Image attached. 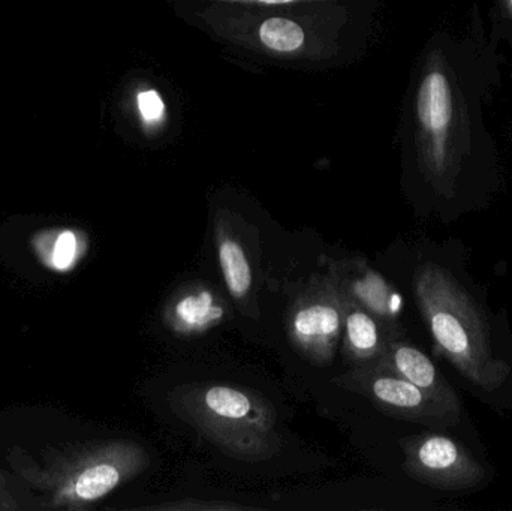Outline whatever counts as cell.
I'll list each match as a JSON object with an SVG mask.
<instances>
[{"label":"cell","instance_id":"6da1fadb","mask_svg":"<svg viewBox=\"0 0 512 511\" xmlns=\"http://www.w3.org/2000/svg\"><path fill=\"white\" fill-rule=\"evenodd\" d=\"M499 68L474 6L465 36L433 48L415 95L418 182L424 207L451 225L487 209L504 183L501 158L484 122Z\"/></svg>","mask_w":512,"mask_h":511},{"label":"cell","instance_id":"7a4b0ae2","mask_svg":"<svg viewBox=\"0 0 512 511\" xmlns=\"http://www.w3.org/2000/svg\"><path fill=\"white\" fill-rule=\"evenodd\" d=\"M412 300L436 353L463 389L501 417L512 416V327L472 276L465 243H427L409 273Z\"/></svg>","mask_w":512,"mask_h":511},{"label":"cell","instance_id":"3957f363","mask_svg":"<svg viewBox=\"0 0 512 511\" xmlns=\"http://www.w3.org/2000/svg\"><path fill=\"white\" fill-rule=\"evenodd\" d=\"M170 405L180 419L237 461L259 464L282 450L276 410L255 390L230 384H186L173 390Z\"/></svg>","mask_w":512,"mask_h":511},{"label":"cell","instance_id":"277c9868","mask_svg":"<svg viewBox=\"0 0 512 511\" xmlns=\"http://www.w3.org/2000/svg\"><path fill=\"white\" fill-rule=\"evenodd\" d=\"M403 470L415 482L450 495L484 491L495 480V470L478 444L451 432L427 429L400 438Z\"/></svg>","mask_w":512,"mask_h":511},{"label":"cell","instance_id":"5b68a950","mask_svg":"<svg viewBox=\"0 0 512 511\" xmlns=\"http://www.w3.org/2000/svg\"><path fill=\"white\" fill-rule=\"evenodd\" d=\"M331 383L363 396L388 417L435 431L451 432L481 446L474 425L457 419L417 386L393 372L376 365L352 366L345 374L334 377Z\"/></svg>","mask_w":512,"mask_h":511},{"label":"cell","instance_id":"8992f818","mask_svg":"<svg viewBox=\"0 0 512 511\" xmlns=\"http://www.w3.org/2000/svg\"><path fill=\"white\" fill-rule=\"evenodd\" d=\"M345 294L330 272L313 275L286 314L292 347L312 365H330L342 342Z\"/></svg>","mask_w":512,"mask_h":511},{"label":"cell","instance_id":"52a82bcc","mask_svg":"<svg viewBox=\"0 0 512 511\" xmlns=\"http://www.w3.org/2000/svg\"><path fill=\"white\" fill-rule=\"evenodd\" d=\"M325 264L348 299L369 311L391 336L406 335L402 293L384 275L363 258H330Z\"/></svg>","mask_w":512,"mask_h":511},{"label":"cell","instance_id":"ba28073f","mask_svg":"<svg viewBox=\"0 0 512 511\" xmlns=\"http://www.w3.org/2000/svg\"><path fill=\"white\" fill-rule=\"evenodd\" d=\"M370 365H376L405 378L448 413L472 425L468 410L453 384L447 380L432 357L427 356L414 342L409 341L408 335L390 336L381 359Z\"/></svg>","mask_w":512,"mask_h":511},{"label":"cell","instance_id":"9c48e42d","mask_svg":"<svg viewBox=\"0 0 512 511\" xmlns=\"http://www.w3.org/2000/svg\"><path fill=\"white\" fill-rule=\"evenodd\" d=\"M237 216L219 212L215 218V246L225 287L237 308L252 320H258L256 299V254L249 248L245 230H240Z\"/></svg>","mask_w":512,"mask_h":511},{"label":"cell","instance_id":"30bf717a","mask_svg":"<svg viewBox=\"0 0 512 511\" xmlns=\"http://www.w3.org/2000/svg\"><path fill=\"white\" fill-rule=\"evenodd\" d=\"M230 317V306L216 288L204 282H189L177 288L165 303L162 323L173 335L195 338Z\"/></svg>","mask_w":512,"mask_h":511},{"label":"cell","instance_id":"8fae6325","mask_svg":"<svg viewBox=\"0 0 512 511\" xmlns=\"http://www.w3.org/2000/svg\"><path fill=\"white\" fill-rule=\"evenodd\" d=\"M390 333L363 306L345 296L342 354L351 366L378 362L387 347Z\"/></svg>","mask_w":512,"mask_h":511},{"label":"cell","instance_id":"7c38bea8","mask_svg":"<svg viewBox=\"0 0 512 511\" xmlns=\"http://www.w3.org/2000/svg\"><path fill=\"white\" fill-rule=\"evenodd\" d=\"M259 39L265 47L277 53H292L303 47L304 32L294 21L274 17L261 24Z\"/></svg>","mask_w":512,"mask_h":511},{"label":"cell","instance_id":"4fadbf2b","mask_svg":"<svg viewBox=\"0 0 512 511\" xmlns=\"http://www.w3.org/2000/svg\"><path fill=\"white\" fill-rule=\"evenodd\" d=\"M138 108L147 122H156L164 116V101L156 90H144L138 93Z\"/></svg>","mask_w":512,"mask_h":511},{"label":"cell","instance_id":"5bb4252c","mask_svg":"<svg viewBox=\"0 0 512 511\" xmlns=\"http://www.w3.org/2000/svg\"><path fill=\"white\" fill-rule=\"evenodd\" d=\"M75 255V237L72 233H63L53 252V264L57 269L65 270L71 266Z\"/></svg>","mask_w":512,"mask_h":511},{"label":"cell","instance_id":"9a60e30c","mask_svg":"<svg viewBox=\"0 0 512 511\" xmlns=\"http://www.w3.org/2000/svg\"><path fill=\"white\" fill-rule=\"evenodd\" d=\"M155 509H167V510H236L243 509L242 506L237 504H224V503H174V504H162V506H155Z\"/></svg>","mask_w":512,"mask_h":511},{"label":"cell","instance_id":"2e32d148","mask_svg":"<svg viewBox=\"0 0 512 511\" xmlns=\"http://www.w3.org/2000/svg\"><path fill=\"white\" fill-rule=\"evenodd\" d=\"M496 20L512 29V0H495Z\"/></svg>","mask_w":512,"mask_h":511},{"label":"cell","instance_id":"e0dca14e","mask_svg":"<svg viewBox=\"0 0 512 511\" xmlns=\"http://www.w3.org/2000/svg\"><path fill=\"white\" fill-rule=\"evenodd\" d=\"M259 3H265V5H280V3H291L295 0H256Z\"/></svg>","mask_w":512,"mask_h":511}]
</instances>
